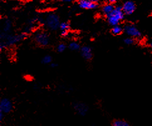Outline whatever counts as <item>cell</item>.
Segmentation results:
<instances>
[{"instance_id":"obj_15","label":"cell","mask_w":152,"mask_h":126,"mask_svg":"<svg viewBox=\"0 0 152 126\" xmlns=\"http://www.w3.org/2000/svg\"><path fill=\"white\" fill-rule=\"evenodd\" d=\"M12 23H11V21L9 20H7L6 21L4 22V25H3V31L4 32H6L7 33L8 32H9L11 29H12Z\"/></svg>"},{"instance_id":"obj_2","label":"cell","mask_w":152,"mask_h":126,"mask_svg":"<svg viewBox=\"0 0 152 126\" xmlns=\"http://www.w3.org/2000/svg\"><path fill=\"white\" fill-rule=\"evenodd\" d=\"M124 16V13L122 7L117 6L115 8L113 12L109 15H107L106 17L108 23L113 27L119 25V23L123 19Z\"/></svg>"},{"instance_id":"obj_25","label":"cell","mask_w":152,"mask_h":126,"mask_svg":"<svg viewBox=\"0 0 152 126\" xmlns=\"http://www.w3.org/2000/svg\"><path fill=\"white\" fill-rule=\"evenodd\" d=\"M91 1H92V2H93V3H97V2H99L100 0H91Z\"/></svg>"},{"instance_id":"obj_23","label":"cell","mask_w":152,"mask_h":126,"mask_svg":"<svg viewBox=\"0 0 152 126\" xmlns=\"http://www.w3.org/2000/svg\"><path fill=\"white\" fill-rule=\"evenodd\" d=\"M108 1H110V3L111 4H114V3H116L117 2L118 0H108Z\"/></svg>"},{"instance_id":"obj_7","label":"cell","mask_w":152,"mask_h":126,"mask_svg":"<svg viewBox=\"0 0 152 126\" xmlns=\"http://www.w3.org/2000/svg\"><path fill=\"white\" fill-rule=\"evenodd\" d=\"M122 9L124 14L128 15L132 14L134 13L136 9L135 4L132 1H128L123 4Z\"/></svg>"},{"instance_id":"obj_5","label":"cell","mask_w":152,"mask_h":126,"mask_svg":"<svg viewBox=\"0 0 152 126\" xmlns=\"http://www.w3.org/2000/svg\"><path fill=\"white\" fill-rule=\"evenodd\" d=\"M12 103L8 99L3 98L0 101V111L4 114L10 112L12 110Z\"/></svg>"},{"instance_id":"obj_6","label":"cell","mask_w":152,"mask_h":126,"mask_svg":"<svg viewBox=\"0 0 152 126\" xmlns=\"http://www.w3.org/2000/svg\"><path fill=\"white\" fill-rule=\"evenodd\" d=\"M124 32L130 37H138L140 36L141 33L140 31L137 29V28L134 25L129 24L125 26L124 28Z\"/></svg>"},{"instance_id":"obj_3","label":"cell","mask_w":152,"mask_h":126,"mask_svg":"<svg viewBox=\"0 0 152 126\" xmlns=\"http://www.w3.org/2000/svg\"><path fill=\"white\" fill-rule=\"evenodd\" d=\"M45 24L49 30L52 31L57 30L61 24L58 16L55 13L48 14L45 19Z\"/></svg>"},{"instance_id":"obj_17","label":"cell","mask_w":152,"mask_h":126,"mask_svg":"<svg viewBox=\"0 0 152 126\" xmlns=\"http://www.w3.org/2000/svg\"><path fill=\"white\" fill-rule=\"evenodd\" d=\"M42 62L44 64H49L52 63V58L51 56L46 55L42 58Z\"/></svg>"},{"instance_id":"obj_22","label":"cell","mask_w":152,"mask_h":126,"mask_svg":"<svg viewBox=\"0 0 152 126\" xmlns=\"http://www.w3.org/2000/svg\"><path fill=\"white\" fill-rule=\"evenodd\" d=\"M3 117H4V113L0 111V120H2Z\"/></svg>"},{"instance_id":"obj_14","label":"cell","mask_w":152,"mask_h":126,"mask_svg":"<svg viewBox=\"0 0 152 126\" xmlns=\"http://www.w3.org/2000/svg\"><path fill=\"white\" fill-rule=\"evenodd\" d=\"M123 32V28L121 26L116 25L115 26H113L111 30L112 34L114 35H119L122 33Z\"/></svg>"},{"instance_id":"obj_13","label":"cell","mask_w":152,"mask_h":126,"mask_svg":"<svg viewBox=\"0 0 152 126\" xmlns=\"http://www.w3.org/2000/svg\"><path fill=\"white\" fill-rule=\"evenodd\" d=\"M69 48L70 49L71 51H77L79 50H80V46L79 44L77 42H70L69 45Z\"/></svg>"},{"instance_id":"obj_19","label":"cell","mask_w":152,"mask_h":126,"mask_svg":"<svg viewBox=\"0 0 152 126\" xmlns=\"http://www.w3.org/2000/svg\"><path fill=\"white\" fill-rule=\"evenodd\" d=\"M124 43L126 44V45H132V44H133L134 40H133L132 37H129L125 38V39H124Z\"/></svg>"},{"instance_id":"obj_1","label":"cell","mask_w":152,"mask_h":126,"mask_svg":"<svg viewBox=\"0 0 152 126\" xmlns=\"http://www.w3.org/2000/svg\"><path fill=\"white\" fill-rule=\"evenodd\" d=\"M26 37V35L25 32L19 35H10L6 32H2L1 34V45H0V49L2 50L3 48H6L7 46H12L15 45L20 41H23Z\"/></svg>"},{"instance_id":"obj_16","label":"cell","mask_w":152,"mask_h":126,"mask_svg":"<svg viewBox=\"0 0 152 126\" xmlns=\"http://www.w3.org/2000/svg\"><path fill=\"white\" fill-rule=\"evenodd\" d=\"M59 28L61 30V31H68L70 28V24L69 23H67V22H62V23H61Z\"/></svg>"},{"instance_id":"obj_9","label":"cell","mask_w":152,"mask_h":126,"mask_svg":"<svg viewBox=\"0 0 152 126\" xmlns=\"http://www.w3.org/2000/svg\"><path fill=\"white\" fill-rule=\"evenodd\" d=\"M79 6L82 9H93L97 8L96 3L92 2L91 0H80L79 1Z\"/></svg>"},{"instance_id":"obj_8","label":"cell","mask_w":152,"mask_h":126,"mask_svg":"<svg viewBox=\"0 0 152 126\" xmlns=\"http://www.w3.org/2000/svg\"><path fill=\"white\" fill-rule=\"evenodd\" d=\"M80 54L82 57L86 60H90L93 58V51L88 46H84L80 48Z\"/></svg>"},{"instance_id":"obj_18","label":"cell","mask_w":152,"mask_h":126,"mask_svg":"<svg viewBox=\"0 0 152 126\" xmlns=\"http://www.w3.org/2000/svg\"><path fill=\"white\" fill-rule=\"evenodd\" d=\"M66 48H67V46L66 45H65V44H64V43L59 44V45L57 47V51L58 53H63L66 51Z\"/></svg>"},{"instance_id":"obj_12","label":"cell","mask_w":152,"mask_h":126,"mask_svg":"<svg viewBox=\"0 0 152 126\" xmlns=\"http://www.w3.org/2000/svg\"><path fill=\"white\" fill-rule=\"evenodd\" d=\"M111 126H130L128 122L126 120H121V119H118L114 120Z\"/></svg>"},{"instance_id":"obj_26","label":"cell","mask_w":152,"mask_h":126,"mask_svg":"<svg viewBox=\"0 0 152 126\" xmlns=\"http://www.w3.org/2000/svg\"><path fill=\"white\" fill-rule=\"evenodd\" d=\"M151 46L152 47V42H151Z\"/></svg>"},{"instance_id":"obj_24","label":"cell","mask_w":152,"mask_h":126,"mask_svg":"<svg viewBox=\"0 0 152 126\" xmlns=\"http://www.w3.org/2000/svg\"><path fill=\"white\" fill-rule=\"evenodd\" d=\"M59 1H62V2H71L73 0H59Z\"/></svg>"},{"instance_id":"obj_20","label":"cell","mask_w":152,"mask_h":126,"mask_svg":"<svg viewBox=\"0 0 152 126\" xmlns=\"http://www.w3.org/2000/svg\"><path fill=\"white\" fill-rule=\"evenodd\" d=\"M67 35H68V31H61V35L62 36H67Z\"/></svg>"},{"instance_id":"obj_11","label":"cell","mask_w":152,"mask_h":126,"mask_svg":"<svg viewBox=\"0 0 152 126\" xmlns=\"http://www.w3.org/2000/svg\"><path fill=\"white\" fill-rule=\"evenodd\" d=\"M115 8L114 7L113 4H112L111 3H107L103 6V7L102 8V12L103 14H105L107 16V15H109L113 12Z\"/></svg>"},{"instance_id":"obj_10","label":"cell","mask_w":152,"mask_h":126,"mask_svg":"<svg viewBox=\"0 0 152 126\" xmlns=\"http://www.w3.org/2000/svg\"><path fill=\"white\" fill-rule=\"evenodd\" d=\"M74 108L81 116H85L88 111V107L83 102H76L74 104Z\"/></svg>"},{"instance_id":"obj_4","label":"cell","mask_w":152,"mask_h":126,"mask_svg":"<svg viewBox=\"0 0 152 126\" xmlns=\"http://www.w3.org/2000/svg\"><path fill=\"white\" fill-rule=\"evenodd\" d=\"M34 40L41 46H47L49 44V36L45 32L39 31L34 36Z\"/></svg>"},{"instance_id":"obj_21","label":"cell","mask_w":152,"mask_h":126,"mask_svg":"<svg viewBox=\"0 0 152 126\" xmlns=\"http://www.w3.org/2000/svg\"><path fill=\"white\" fill-rule=\"evenodd\" d=\"M50 65H51L52 68H56V67H57V66H58V64L56 63H52L50 64Z\"/></svg>"}]
</instances>
